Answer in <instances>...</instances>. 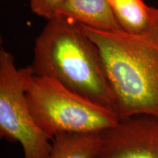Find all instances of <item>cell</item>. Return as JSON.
<instances>
[{"instance_id": "5", "label": "cell", "mask_w": 158, "mask_h": 158, "mask_svg": "<svg viewBox=\"0 0 158 158\" xmlns=\"http://www.w3.org/2000/svg\"><path fill=\"white\" fill-rule=\"evenodd\" d=\"M98 158H158V117L137 114L100 133Z\"/></svg>"}, {"instance_id": "3", "label": "cell", "mask_w": 158, "mask_h": 158, "mask_svg": "<svg viewBox=\"0 0 158 158\" xmlns=\"http://www.w3.org/2000/svg\"><path fill=\"white\" fill-rule=\"evenodd\" d=\"M26 94L37 125L51 141L62 134L101 133L119 121L114 110L47 77L33 76Z\"/></svg>"}, {"instance_id": "7", "label": "cell", "mask_w": 158, "mask_h": 158, "mask_svg": "<svg viewBox=\"0 0 158 158\" xmlns=\"http://www.w3.org/2000/svg\"><path fill=\"white\" fill-rule=\"evenodd\" d=\"M100 145V133L62 134L53 138L46 158H98Z\"/></svg>"}, {"instance_id": "9", "label": "cell", "mask_w": 158, "mask_h": 158, "mask_svg": "<svg viewBox=\"0 0 158 158\" xmlns=\"http://www.w3.org/2000/svg\"><path fill=\"white\" fill-rule=\"evenodd\" d=\"M68 0H30L31 10L35 15L48 20L52 19Z\"/></svg>"}, {"instance_id": "6", "label": "cell", "mask_w": 158, "mask_h": 158, "mask_svg": "<svg viewBox=\"0 0 158 158\" xmlns=\"http://www.w3.org/2000/svg\"><path fill=\"white\" fill-rule=\"evenodd\" d=\"M56 15L101 30H122L108 0H68Z\"/></svg>"}, {"instance_id": "4", "label": "cell", "mask_w": 158, "mask_h": 158, "mask_svg": "<svg viewBox=\"0 0 158 158\" xmlns=\"http://www.w3.org/2000/svg\"><path fill=\"white\" fill-rule=\"evenodd\" d=\"M33 76L30 66L18 68L13 55L1 47L0 135L21 144L24 158H46L51 140L37 125L26 94Z\"/></svg>"}, {"instance_id": "1", "label": "cell", "mask_w": 158, "mask_h": 158, "mask_svg": "<svg viewBox=\"0 0 158 158\" xmlns=\"http://www.w3.org/2000/svg\"><path fill=\"white\" fill-rule=\"evenodd\" d=\"M79 25L100 51L119 119L158 117V7L151 26L138 34Z\"/></svg>"}, {"instance_id": "2", "label": "cell", "mask_w": 158, "mask_h": 158, "mask_svg": "<svg viewBox=\"0 0 158 158\" xmlns=\"http://www.w3.org/2000/svg\"><path fill=\"white\" fill-rule=\"evenodd\" d=\"M30 68L34 76L54 79L91 102L114 110L100 51L74 20L62 15L48 20L35 41Z\"/></svg>"}, {"instance_id": "8", "label": "cell", "mask_w": 158, "mask_h": 158, "mask_svg": "<svg viewBox=\"0 0 158 158\" xmlns=\"http://www.w3.org/2000/svg\"><path fill=\"white\" fill-rule=\"evenodd\" d=\"M122 29L132 34L145 31L151 26L157 7H150L143 0H108Z\"/></svg>"}]
</instances>
